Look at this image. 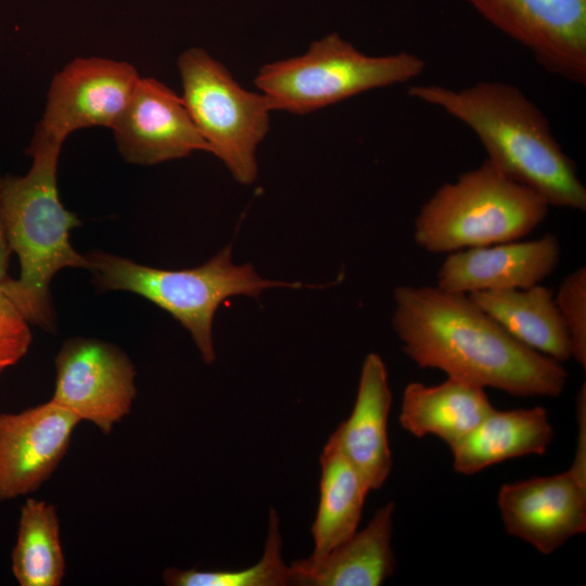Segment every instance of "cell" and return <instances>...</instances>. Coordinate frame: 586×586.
I'll list each match as a JSON object with an SVG mask.
<instances>
[{
  "mask_svg": "<svg viewBox=\"0 0 586 586\" xmlns=\"http://www.w3.org/2000/svg\"><path fill=\"white\" fill-rule=\"evenodd\" d=\"M54 505L28 497L21 508L11 570L21 586H59L65 576Z\"/></svg>",
  "mask_w": 586,
  "mask_h": 586,
  "instance_id": "21",
  "label": "cell"
},
{
  "mask_svg": "<svg viewBox=\"0 0 586 586\" xmlns=\"http://www.w3.org/2000/svg\"><path fill=\"white\" fill-rule=\"evenodd\" d=\"M140 77L128 62L100 56L73 60L52 78L35 133L63 143L81 128L112 129Z\"/></svg>",
  "mask_w": 586,
  "mask_h": 586,
  "instance_id": "10",
  "label": "cell"
},
{
  "mask_svg": "<svg viewBox=\"0 0 586 586\" xmlns=\"http://www.w3.org/2000/svg\"><path fill=\"white\" fill-rule=\"evenodd\" d=\"M497 504L506 533L548 556L586 532V473L570 467L506 483Z\"/></svg>",
  "mask_w": 586,
  "mask_h": 586,
  "instance_id": "11",
  "label": "cell"
},
{
  "mask_svg": "<svg viewBox=\"0 0 586 586\" xmlns=\"http://www.w3.org/2000/svg\"><path fill=\"white\" fill-rule=\"evenodd\" d=\"M553 294L539 283L527 289L479 291L468 295L519 342L563 362L571 359V346Z\"/></svg>",
  "mask_w": 586,
  "mask_h": 586,
  "instance_id": "19",
  "label": "cell"
},
{
  "mask_svg": "<svg viewBox=\"0 0 586 586\" xmlns=\"http://www.w3.org/2000/svg\"><path fill=\"white\" fill-rule=\"evenodd\" d=\"M182 100L211 153L241 184L258 174L256 151L270 129L272 112L260 91L243 88L228 68L202 48L177 60Z\"/></svg>",
  "mask_w": 586,
  "mask_h": 586,
  "instance_id": "7",
  "label": "cell"
},
{
  "mask_svg": "<svg viewBox=\"0 0 586 586\" xmlns=\"http://www.w3.org/2000/svg\"><path fill=\"white\" fill-rule=\"evenodd\" d=\"M555 437L542 406L493 408L460 442L450 446L454 470L475 474L493 464L527 455H545Z\"/></svg>",
  "mask_w": 586,
  "mask_h": 586,
  "instance_id": "17",
  "label": "cell"
},
{
  "mask_svg": "<svg viewBox=\"0 0 586 586\" xmlns=\"http://www.w3.org/2000/svg\"><path fill=\"white\" fill-rule=\"evenodd\" d=\"M81 421L51 399L0 415V501L37 491L56 470Z\"/></svg>",
  "mask_w": 586,
  "mask_h": 586,
  "instance_id": "12",
  "label": "cell"
},
{
  "mask_svg": "<svg viewBox=\"0 0 586 586\" xmlns=\"http://www.w3.org/2000/svg\"><path fill=\"white\" fill-rule=\"evenodd\" d=\"M63 143L34 133L27 154L31 165L23 176L1 177L0 206L20 276L1 285L29 323L55 331L50 284L64 268L89 270L87 255L72 245L69 232L81 225L66 209L58 189V164Z\"/></svg>",
  "mask_w": 586,
  "mask_h": 586,
  "instance_id": "3",
  "label": "cell"
},
{
  "mask_svg": "<svg viewBox=\"0 0 586 586\" xmlns=\"http://www.w3.org/2000/svg\"><path fill=\"white\" fill-rule=\"evenodd\" d=\"M392 404L387 371L375 353L366 356L354 408L333 432L342 451L371 489H379L392 469L387 418Z\"/></svg>",
  "mask_w": 586,
  "mask_h": 586,
  "instance_id": "15",
  "label": "cell"
},
{
  "mask_svg": "<svg viewBox=\"0 0 586 586\" xmlns=\"http://www.w3.org/2000/svg\"><path fill=\"white\" fill-rule=\"evenodd\" d=\"M493 408L481 386L453 378L437 385L411 382L404 390L399 423L416 437L434 435L450 447Z\"/></svg>",
  "mask_w": 586,
  "mask_h": 586,
  "instance_id": "18",
  "label": "cell"
},
{
  "mask_svg": "<svg viewBox=\"0 0 586 586\" xmlns=\"http://www.w3.org/2000/svg\"><path fill=\"white\" fill-rule=\"evenodd\" d=\"M231 253L228 245L205 264L180 270L140 265L104 251H91L87 257L93 283L100 291L131 292L167 311L191 334L203 361L213 364V321L227 298L257 297L270 288L303 286L264 279L251 264H233Z\"/></svg>",
  "mask_w": 586,
  "mask_h": 586,
  "instance_id": "5",
  "label": "cell"
},
{
  "mask_svg": "<svg viewBox=\"0 0 586 586\" xmlns=\"http://www.w3.org/2000/svg\"><path fill=\"white\" fill-rule=\"evenodd\" d=\"M549 207L485 158L425 201L415 218L413 240L434 254L518 241L545 220Z\"/></svg>",
  "mask_w": 586,
  "mask_h": 586,
  "instance_id": "4",
  "label": "cell"
},
{
  "mask_svg": "<svg viewBox=\"0 0 586 586\" xmlns=\"http://www.w3.org/2000/svg\"><path fill=\"white\" fill-rule=\"evenodd\" d=\"M548 73L586 82V0H466Z\"/></svg>",
  "mask_w": 586,
  "mask_h": 586,
  "instance_id": "9",
  "label": "cell"
},
{
  "mask_svg": "<svg viewBox=\"0 0 586 586\" xmlns=\"http://www.w3.org/2000/svg\"><path fill=\"white\" fill-rule=\"evenodd\" d=\"M1 182V177H0ZM12 252L7 227L4 224V219L1 212L0 206V283L3 282L9 278L7 271H8V265H9V258L10 253Z\"/></svg>",
  "mask_w": 586,
  "mask_h": 586,
  "instance_id": "25",
  "label": "cell"
},
{
  "mask_svg": "<svg viewBox=\"0 0 586 586\" xmlns=\"http://www.w3.org/2000/svg\"><path fill=\"white\" fill-rule=\"evenodd\" d=\"M112 130L122 157L136 165L179 160L198 151L211 153L182 98L153 77H140Z\"/></svg>",
  "mask_w": 586,
  "mask_h": 586,
  "instance_id": "13",
  "label": "cell"
},
{
  "mask_svg": "<svg viewBox=\"0 0 586 586\" xmlns=\"http://www.w3.org/2000/svg\"><path fill=\"white\" fill-rule=\"evenodd\" d=\"M135 379V366L118 346L93 337H71L55 357L51 400L110 434L132 408Z\"/></svg>",
  "mask_w": 586,
  "mask_h": 586,
  "instance_id": "8",
  "label": "cell"
},
{
  "mask_svg": "<svg viewBox=\"0 0 586 586\" xmlns=\"http://www.w3.org/2000/svg\"><path fill=\"white\" fill-rule=\"evenodd\" d=\"M395 504L380 507L367 526L321 559L309 557L290 564L293 585L379 586L395 569L392 548Z\"/></svg>",
  "mask_w": 586,
  "mask_h": 586,
  "instance_id": "16",
  "label": "cell"
},
{
  "mask_svg": "<svg viewBox=\"0 0 586 586\" xmlns=\"http://www.w3.org/2000/svg\"><path fill=\"white\" fill-rule=\"evenodd\" d=\"M424 68L425 62L415 53L368 55L331 33L301 55L264 64L254 85L271 111L305 115L364 92L411 81Z\"/></svg>",
  "mask_w": 586,
  "mask_h": 586,
  "instance_id": "6",
  "label": "cell"
},
{
  "mask_svg": "<svg viewBox=\"0 0 586 586\" xmlns=\"http://www.w3.org/2000/svg\"><path fill=\"white\" fill-rule=\"evenodd\" d=\"M561 245L545 233L530 241H511L448 253L437 270V286L455 293L527 289L542 283L558 267Z\"/></svg>",
  "mask_w": 586,
  "mask_h": 586,
  "instance_id": "14",
  "label": "cell"
},
{
  "mask_svg": "<svg viewBox=\"0 0 586 586\" xmlns=\"http://www.w3.org/2000/svg\"><path fill=\"white\" fill-rule=\"evenodd\" d=\"M408 94L470 128L502 174L542 195L549 206L584 212L586 188L548 119L517 86L482 80L455 89L412 85Z\"/></svg>",
  "mask_w": 586,
  "mask_h": 586,
  "instance_id": "2",
  "label": "cell"
},
{
  "mask_svg": "<svg viewBox=\"0 0 586 586\" xmlns=\"http://www.w3.org/2000/svg\"><path fill=\"white\" fill-rule=\"evenodd\" d=\"M319 505L311 526L314 550L309 558H323L349 538L361 518L369 486L344 455L332 433L320 455Z\"/></svg>",
  "mask_w": 586,
  "mask_h": 586,
  "instance_id": "20",
  "label": "cell"
},
{
  "mask_svg": "<svg viewBox=\"0 0 586 586\" xmlns=\"http://www.w3.org/2000/svg\"><path fill=\"white\" fill-rule=\"evenodd\" d=\"M30 343L29 322L0 283V373L17 364Z\"/></svg>",
  "mask_w": 586,
  "mask_h": 586,
  "instance_id": "24",
  "label": "cell"
},
{
  "mask_svg": "<svg viewBox=\"0 0 586 586\" xmlns=\"http://www.w3.org/2000/svg\"><path fill=\"white\" fill-rule=\"evenodd\" d=\"M555 303L569 336L571 358L586 367V268L570 272L553 294Z\"/></svg>",
  "mask_w": 586,
  "mask_h": 586,
  "instance_id": "23",
  "label": "cell"
},
{
  "mask_svg": "<svg viewBox=\"0 0 586 586\" xmlns=\"http://www.w3.org/2000/svg\"><path fill=\"white\" fill-rule=\"evenodd\" d=\"M282 539L279 517L270 509L267 536L262 559L238 571H202L166 569L163 581L169 586H286L293 585L292 569L281 556Z\"/></svg>",
  "mask_w": 586,
  "mask_h": 586,
  "instance_id": "22",
  "label": "cell"
},
{
  "mask_svg": "<svg viewBox=\"0 0 586 586\" xmlns=\"http://www.w3.org/2000/svg\"><path fill=\"white\" fill-rule=\"evenodd\" d=\"M394 303L393 329L419 368L519 397L563 393L562 362L519 342L469 295L437 285H399Z\"/></svg>",
  "mask_w": 586,
  "mask_h": 586,
  "instance_id": "1",
  "label": "cell"
}]
</instances>
